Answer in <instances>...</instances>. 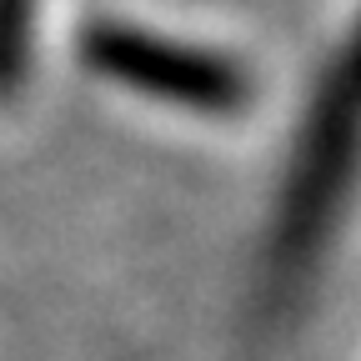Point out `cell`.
Wrapping results in <instances>:
<instances>
[{"label": "cell", "instance_id": "7a4b0ae2", "mask_svg": "<svg viewBox=\"0 0 361 361\" xmlns=\"http://www.w3.org/2000/svg\"><path fill=\"white\" fill-rule=\"evenodd\" d=\"M30 11L35 0H0V90H16L30 56Z\"/></svg>", "mask_w": 361, "mask_h": 361}, {"label": "cell", "instance_id": "6da1fadb", "mask_svg": "<svg viewBox=\"0 0 361 361\" xmlns=\"http://www.w3.org/2000/svg\"><path fill=\"white\" fill-rule=\"evenodd\" d=\"M85 61L101 75L130 80L156 96L186 101V106H206V111H226L246 96V75L206 51H180V45L151 40L130 25H96L85 35Z\"/></svg>", "mask_w": 361, "mask_h": 361}]
</instances>
